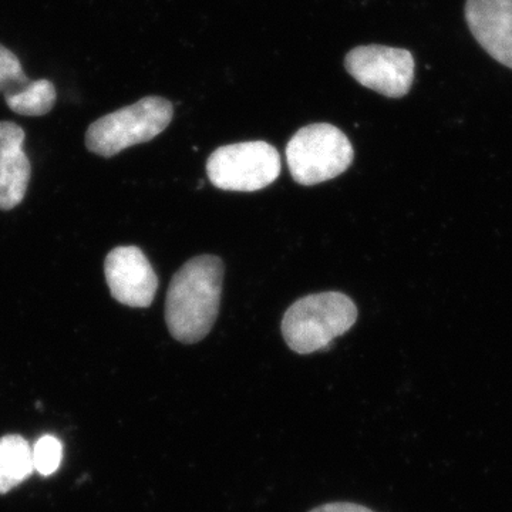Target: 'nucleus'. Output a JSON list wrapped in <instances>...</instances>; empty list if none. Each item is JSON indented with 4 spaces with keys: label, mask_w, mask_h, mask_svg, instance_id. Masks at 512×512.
<instances>
[{
    "label": "nucleus",
    "mask_w": 512,
    "mask_h": 512,
    "mask_svg": "<svg viewBox=\"0 0 512 512\" xmlns=\"http://www.w3.org/2000/svg\"><path fill=\"white\" fill-rule=\"evenodd\" d=\"M224 262L218 256L192 258L171 279L165 301V322L178 342H201L211 332L224 281Z\"/></svg>",
    "instance_id": "1"
},
{
    "label": "nucleus",
    "mask_w": 512,
    "mask_h": 512,
    "mask_svg": "<svg viewBox=\"0 0 512 512\" xmlns=\"http://www.w3.org/2000/svg\"><path fill=\"white\" fill-rule=\"evenodd\" d=\"M356 320L357 308L349 296L316 293L299 299L285 312L282 336L293 352L311 355L329 349L330 343L352 329Z\"/></svg>",
    "instance_id": "2"
},
{
    "label": "nucleus",
    "mask_w": 512,
    "mask_h": 512,
    "mask_svg": "<svg viewBox=\"0 0 512 512\" xmlns=\"http://www.w3.org/2000/svg\"><path fill=\"white\" fill-rule=\"evenodd\" d=\"M173 104L163 97H144L131 106L90 124L86 147L101 157H114L127 148L148 143L170 126Z\"/></svg>",
    "instance_id": "3"
},
{
    "label": "nucleus",
    "mask_w": 512,
    "mask_h": 512,
    "mask_svg": "<svg viewBox=\"0 0 512 512\" xmlns=\"http://www.w3.org/2000/svg\"><path fill=\"white\" fill-rule=\"evenodd\" d=\"M355 151L349 138L332 124L302 127L286 146V163L293 180L316 185L333 180L352 165Z\"/></svg>",
    "instance_id": "4"
},
{
    "label": "nucleus",
    "mask_w": 512,
    "mask_h": 512,
    "mask_svg": "<svg viewBox=\"0 0 512 512\" xmlns=\"http://www.w3.org/2000/svg\"><path fill=\"white\" fill-rule=\"evenodd\" d=\"M207 174L220 190H264L281 174V156L265 141L229 144L217 148L208 158Z\"/></svg>",
    "instance_id": "5"
},
{
    "label": "nucleus",
    "mask_w": 512,
    "mask_h": 512,
    "mask_svg": "<svg viewBox=\"0 0 512 512\" xmlns=\"http://www.w3.org/2000/svg\"><path fill=\"white\" fill-rule=\"evenodd\" d=\"M345 67L357 83L389 99H402L412 89L414 57L406 49L355 47L346 55Z\"/></svg>",
    "instance_id": "6"
},
{
    "label": "nucleus",
    "mask_w": 512,
    "mask_h": 512,
    "mask_svg": "<svg viewBox=\"0 0 512 512\" xmlns=\"http://www.w3.org/2000/svg\"><path fill=\"white\" fill-rule=\"evenodd\" d=\"M104 275L111 296L123 305L148 308L156 298L157 274L140 248H114L104 261Z\"/></svg>",
    "instance_id": "7"
},
{
    "label": "nucleus",
    "mask_w": 512,
    "mask_h": 512,
    "mask_svg": "<svg viewBox=\"0 0 512 512\" xmlns=\"http://www.w3.org/2000/svg\"><path fill=\"white\" fill-rule=\"evenodd\" d=\"M466 20L485 52L512 69V0H467Z\"/></svg>",
    "instance_id": "8"
},
{
    "label": "nucleus",
    "mask_w": 512,
    "mask_h": 512,
    "mask_svg": "<svg viewBox=\"0 0 512 512\" xmlns=\"http://www.w3.org/2000/svg\"><path fill=\"white\" fill-rule=\"evenodd\" d=\"M30 175L25 131L19 124L0 121V211L13 210L23 201Z\"/></svg>",
    "instance_id": "9"
},
{
    "label": "nucleus",
    "mask_w": 512,
    "mask_h": 512,
    "mask_svg": "<svg viewBox=\"0 0 512 512\" xmlns=\"http://www.w3.org/2000/svg\"><path fill=\"white\" fill-rule=\"evenodd\" d=\"M35 471L32 446L18 434L0 439V494L9 493Z\"/></svg>",
    "instance_id": "10"
},
{
    "label": "nucleus",
    "mask_w": 512,
    "mask_h": 512,
    "mask_svg": "<svg viewBox=\"0 0 512 512\" xmlns=\"http://www.w3.org/2000/svg\"><path fill=\"white\" fill-rule=\"evenodd\" d=\"M5 100L9 109L20 116H45L55 107L56 87L49 80H35L25 90Z\"/></svg>",
    "instance_id": "11"
},
{
    "label": "nucleus",
    "mask_w": 512,
    "mask_h": 512,
    "mask_svg": "<svg viewBox=\"0 0 512 512\" xmlns=\"http://www.w3.org/2000/svg\"><path fill=\"white\" fill-rule=\"evenodd\" d=\"M30 80L23 72L22 63L15 53L0 45V92L5 93V99L16 96L28 87Z\"/></svg>",
    "instance_id": "12"
},
{
    "label": "nucleus",
    "mask_w": 512,
    "mask_h": 512,
    "mask_svg": "<svg viewBox=\"0 0 512 512\" xmlns=\"http://www.w3.org/2000/svg\"><path fill=\"white\" fill-rule=\"evenodd\" d=\"M33 466L40 476H52L62 463L63 446L53 436H43L32 447Z\"/></svg>",
    "instance_id": "13"
},
{
    "label": "nucleus",
    "mask_w": 512,
    "mask_h": 512,
    "mask_svg": "<svg viewBox=\"0 0 512 512\" xmlns=\"http://www.w3.org/2000/svg\"><path fill=\"white\" fill-rule=\"evenodd\" d=\"M311 512H375L370 508L363 507V505L352 504V503H330L320 505Z\"/></svg>",
    "instance_id": "14"
}]
</instances>
